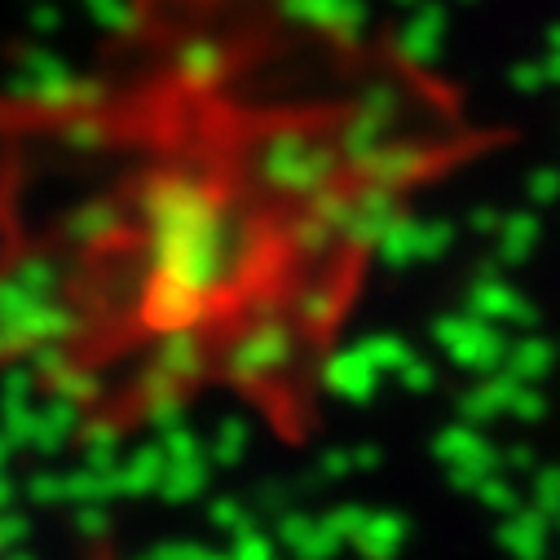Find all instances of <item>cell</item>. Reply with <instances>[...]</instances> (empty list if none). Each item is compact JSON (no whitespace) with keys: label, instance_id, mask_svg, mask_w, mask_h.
Masks as SVG:
<instances>
[]
</instances>
